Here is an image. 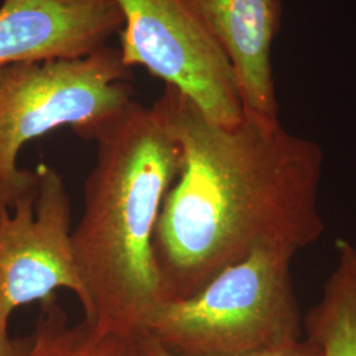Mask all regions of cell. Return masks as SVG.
Listing matches in <instances>:
<instances>
[{
	"label": "cell",
	"mask_w": 356,
	"mask_h": 356,
	"mask_svg": "<svg viewBox=\"0 0 356 356\" xmlns=\"http://www.w3.org/2000/svg\"><path fill=\"white\" fill-rule=\"evenodd\" d=\"M97 161L85 182L73 250L97 330L140 338L164 304L153 241L182 151L154 108L132 99L90 139Z\"/></svg>",
	"instance_id": "obj_2"
},
{
	"label": "cell",
	"mask_w": 356,
	"mask_h": 356,
	"mask_svg": "<svg viewBox=\"0 0 356 356\" xmlns=\"http://www.w3.org/2000/svg\"><path fill=\"white\" fill-rule=\"evenodd\" d=\"M296 252L260 248L188 298L157 307L145 335L177 356H259L302 339Z\"/></svg>",
	"instance_id": "obj_3"
},
{
	"label": "cell",
	"mask_w": 356,
	"mask_h": 356,
	"mask_svg": "<svg viewBox=\"0 0 356 356\" xmlns=\"http://www.w3.org/2000/svg\"><path fill=\"white\" fill-rule=\"evenodd\" d=\"M0 356H22L20 339H13L8 332L0 334Z\"/></svg>",
	"instance_id": "obj_12"
},
{
	"label": "cell",
	"mask_w": 356,
	"mask_h": 356,
	"mask_svg": "<svg viewBox=\"0 0 356 356\" xmlns=\"http://www.w3.org/2000/svg\"><path fill=\"white\" fill-rule=\"evenodd\" d=\"M232 66L243 110L279 116L272 63L281 0H182Z\"/></svg>",
	"instance_id": "obj_8"
},
{
	"label": "cell",
	"mask_w": 356,
	"mask_h": 356,
	"mask_svg": "<svg viewBox=\"0 0 356 356\" xmlns=\"http://www.w3.org/2000/svg\"><path fill=\"white\" fill-rule=\"evenodd\" d=\"M122 26L115 0H3L0 67L86 57L107 47Z\"/></svg>",
	"instance_id": "obj_7"
},
{
	"label": "cell",
	"mask_w": 356,
	"mask_h": 356,
	"mask_svg": "<svg viewBox=\"0 0 356 356\" xmlns=\"http://www.w3.org/2000/svg\"><path fill=\"white\" fill-rule=\"evenodd\" d=\"M36 170L38 186L13 209L0 211V334L8 332L16 309L41 302L57 289L74 293L85 319L91 318L73 250L72 202L64 177L49 165Z\"/></svg>",
	"instance_id": "obj_6"
},
{
	"label": "cell",
	"mask_w": 356,
	"mask_h": 356,
	"mask_svg": "<svg viewBox=\"0 0 356 356\" xmlns=\"http://www.w3.org/2000/svg\"><path fill=\"white\" fill-rule=\"evenodd\" d=\"M123 17L119 31L123 64L144 67L185 95L210 120H242L235 72L219 45L182 0H115Z\"/></svg>",
	"instance_id": "obj_5"
},
{
	"label": "cell",
	"mask_w": 356,
	"mask_h": 356,
	"mask_svg": "<svg viewBox=\"0 0 356 356\" xmlns=\"http://www.w3.org/2000/svg\"><path fill=\"white\" fill-rule=\"evenodd\" d=\"M153 106L182 151L153 241L165 302L191 297L256 250L298 254L322 236L318 143L279 116L244 111L236 124H219L169 86Z\"/></svg>",
	"instance_id": "obj_1"
},
{
	"label": "cell",
	"mask_w": 356,
	"mask_h": 356,
	"mask_svg": "<svg viewBox=\"0 0 356 356\" xmlns=\"http://www.w3.org/2000/svg\"><path fill=\"white\" fill-rule=\"evenodd\" d=\"M335 247L337 264L304 319L305 337L322 356H356V248L347 239Z\"/></svg>",
	"instance_id": "obj_9"
},
{
	"label": "cell",
	"mask_w": 356,
	"mask_h": 356,
	"mask_svg": "<svg viewBox=\"0 0 356 356\" xmlns=\"http://www.w3.org/2000/svg\"><path fill=\"white\" fill-rule=\"evenodd\" d=\"M20 342L22 356H148L140 338L102 332L86 319L70 325L56 293L40 302L35 327Z\"/></svg>",
	"instance_id": "obj_10"
},
{
	"label": "cell",
	"mask_w": 356,
	"mask_h": 356,
	"mask_svg": "<svg viewBox=\"0 0 356 356\" xmlns=\"http://www.w3.org/2000/svg\"><path fill=\"white\" fill-rule=\"evenodd\" d=\"M131 79L108 45L82 58L0 67V211L38 186V170L17 164L23 147L64 127L90 140L134 99Z\"/></svg>",
	"instance_id": "obj_4"
},
{
	"label": "cell",
	"mask_w": 356,
	"mask_h": 356,
	"mask_svg": "<svg viewBox=\"0 0 356 356\" xmlns=\"http://www.w3.org/2000/svg\"><path fill=\"white\" fill-rule=\"evenodd\" d=\"M141 346L148 356H177L170 351H168L161 344L153 341L152 338L143 335L140 337ZM259 356H322L318 344L313 342L309 338H302L300 342L293 344L288 348H284L276 353H269Z\"/></svg>",
	"instance_id": "obj_11"
}]
</instances>
